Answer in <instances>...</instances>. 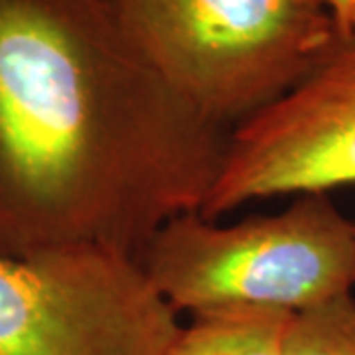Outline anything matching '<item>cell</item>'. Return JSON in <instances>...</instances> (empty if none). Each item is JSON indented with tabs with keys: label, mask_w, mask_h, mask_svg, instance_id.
Instances as JSON below:
<instances>
[{
	"label": "cell",
	"mask_w": 355,
	"mask_h": 355,
	"mask_svg": "<svg viewBox=\"0 0 355 355\" xmlns=\"http://www.w3.org/2000/svg\"><path fill=\"white\" fill-rule=\"evenodd\" d=\"M347 38H355V16H354V22H352V28H349V36Z\"/></svg>",
	"instance_id": "9c48e42d"
},
{
	"label": "cell",
	"mask_w": 355,
	"mask_h": 355,
	"mask_svg": "<svg viewBox=\"0 0 355 355\" xmlns=\"http://www.w3.org/2000/svg\"><path fill=\"white\" fill-rule=\"evenodd\" d=\"M229 135L166 83L114 0H0V254L140 259L202 209Z\"/></svg>",
	"instance_id": "6da1fadb"
},
{
	"label": "cell",
	"mask_w": 355,
	"mask_h": 355,
	"mask_svg": "<svg viewBox=\"0 0 355 355\" xmlns=\"http://www.w3.org/2000/svg\"><path fill=\"white\" fill-rule=\"evenodd\" d=\"M282 355H355V296L345 292L292 314Z\"/></svg>",
	"instance_id": "52a82bcc"
},
{
	"label": "cell",
	"mask_w": 355,
	"mask_h": 355,
	"mask_svg": "<svg viewBox=\"0 0 355 355\" xmlns=\"http://www.w3.org/2000/svg\"><path fill=\"white\" fill-rule=\"evenodd\" d=\"M291 316L253 306L198 312L190 326H180L160 355H282Z\"/></svg>",
	"instance_id": "8992f818"
},
{
	"label": "cell",
	"mask_w": 355,
	"mask_h": 355,
	"mask_svg": "<svg viewBox=\"0 0 355 355\" xmlns=\"http://www.w3.org/2000/svg\"><path fill=\"white\" fill-rule=\"evenodd\" d=\"M312 2L330 14L340 38L345 40L349 36V28L355 16V0H312Z\"/></svg>",
	"instance_id": "ba28073f"
},
{
	"label": "cell",
	"mask_w": 355,
	"mask_h": 355,
	"mask_svg": "<svg viewBox=\"0 0 355 355\" xmlns=\"http://www.w3.org/2000/svg\"><path fill=\"white\" fill-rule=\"evenodd\" d=\"M355 184V38L340 40L279 101L231 130L200 216Z\"/></svg>",
	"instance_id": "5b68a950"
},
{
	"label": "cell",
	"mask_w": 355,
	"mask_h": 355,
	"mask_svg": "<svg viewBox=\"0 0 355 355\" xmlns=\"http://www.w3.org/2000/svg\"><path fill=\"white\" fill-rule=\"evenodd\" d=\"M166 83L225 128L296 87L340 42L312 0H114Z\"/></svg>",
	"instance_id": "7a4b0ae2"
},
{
	"label": "cell",
	"mask_w": 355,
	"mask_h": 355,
	"mask_svg": "<svg viewBox=\"0 0 355 355\" xmlns=\"http://www.w3.org/2000/svg\"><path fill=\"white\" fill-rule=\"evenodd\" d=\"M178 330L139 259L95 247L0 254V355H160Z\"/></svg>",
	"instance_id": "277c9868"
},
{
	"label": "cell",
	"mask_w": 355,
	"mask_h": 355,
	"mask_svg": "<svg viewBox=\"0 0 355 355\" xmlns=\"http://www.w3.org/2000/svg\"><path fill=\"white\" fill-rule=\"evenodd\" d=\"M139 261L178 314L229 306L296 314L354 291L355 223L330 193H302L277 216L235 225L188 211L158 229Z\"/></svg>",
	"instance_id": "3957f363"
}]
</instances>
